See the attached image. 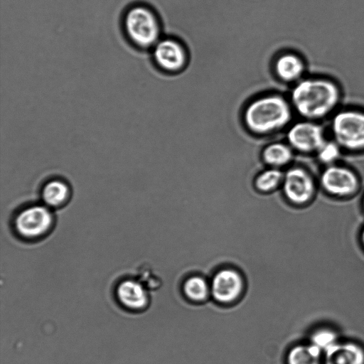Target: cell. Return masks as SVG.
<instances>
[{"mask_svg": "<svg viewBox=\"0 0 364 364\" xmlns=\"http://www.w3.org/2000/svg\"><path fill=\"white\" fill-rule=\"evenodd\" d=\"M339 86L322 77L302 78L294 83L289 97L294 112L304 119L317 121L331 114L339 104Z\"/></svg>", "mask_w": 364, "mask_h": 364, "instance_id": "obj_1", "label": "cell"}, {"mask_svg": "<svg viewBox=\"0 0 364 364\" xmlns=\"http://www.w3.org/2000/svg\"><path fill=\"white\" fill-rule=\"evenodd\" d=\"M294 109L289 99L278 93H269L251 100L242 113L246 129L255 135L267 136L288 127Z\"/></svg>", "mask_w": 364, "mask_h": 364, "instance_id": "obj_2", "label": "cell"}, {"mask_svg": "<svg viewBox=\"0 0 364 364\" xmlns=\"http://www.w3.org/2000/svg\"><path fill=\"white\" fill-rule=\"evenodd\" d=\"M334 140L342 149L349 151L364 150V112L344 109L332 117L330 124Z\"/></svg>", "mask_w": 364, "mask_h": 364, "instance_id": "obj_3", "label": "cell"}, {"mask_svg": "<svg viewBox=\"0 0 364 364\" xmlns=\"http://www.w3.org/2000/svg\"><path fill=\"white\" fill-rule=\"evenodd\" d=\"M124 27L129 39L136 46L154 47L159 41L160 24L154 13L146 6L131 8L124 18Z\"/></svg>", "mask_w": 364, "mask_h": 364, "instance_id": "obj_4", "label": "cell"}, {"mask_svg": "<svg viewBox=\"0 0 364 364\" xmlns=\"http://www.w3.org/2000/svg\"><path fill=\"white\" fill-rule=\"evenodd\" d=\"M54 215L46 205H33L21 210L15 217L14 228L18 237L28 241L39 240L50 232Z\"/></svg>", "mask_w": 364, "mask_h": 364, "instance_id": "obj_5", "label": "cell"}, {"mask_svg": "<svg viewBox=\"0 0 364 364\" xmlns=\"http://www.w3.org/2000/svg\"><path fill=\"white\" fill-rule=\"evenodd\" d=\"M281 188L287 200L295 205H303L313 199L316 183L306 168L295 166L284 171Z\"/></svg>", "mask_w": 364, "mask_h": 364, "instance_id": "obj_6", "label": "cell"}, {"mask_svg": "<svg viewBox=\"0 0 364 364\" xmlns=\"http://www.w3.org/2000/svg\"><path fill=\"white\" fill-rule=\"evenodd\" d=\"M319 183L326 193L338 198L354 195L360 186L359 178L353 170L336 164L326 166L320 174Z\"/></svg>", "mask_w": 364, "mask_h": 364, "instance_id": "obj_7", "label": "cell"}, {"mask_svg": "<svg viewBox=\"0 0 364 364\" xmlns=\"http://www.w3.org/2000/svg\"><path fill=\"white\" fill-rule=\"evenodd\" d=\"M326 140L324 129L316 121L304 119L289 125L287 132V142L300 153H316Z\"/></svg>", "mask_w": 364, "mask_h": 364, "instance_id": "obj_8", "label": "cell"}, {"mask_svg": "<svg viewBox=\"0 0 364 364\" xmlns=\"http://www.w3.org/2000/svg\"><path fill=\"white\" fill-rule=\"evenodd\" d=\"M155 62L167 72L181 70L186 63V53L181 44L171 38L159 40L153 47Z\"/></svg>", "mask_w": 364, "mask_h": 364, "instance_id": "obj_9", "label": "cell"}, {"mask_svg": "<svg viewBox=\"0 0 364 364\" xmlns=\"http://www.w3.org/2000/svg\"><path fill=\"white\" fill-rule=\"evenodd\" d=\"M116 297L122 306L132 311L145 309L149 302L144 286L136 279H125L116 288Z\"/></svg>", "mask_w": 364, "mask_h": 364, "instance_id": "obj_10", "label": "cell"}, {"mask_svg": "<svg viewBox=\"0 0 364 364\" xmlns=\"http://www.w3.org/2000/svg\"><path fill=\"white\" fill-rule=\"evenodd\" d=\"M242 289V280L238 274L232 270H223L214 277L212 291L214 297L223 302L235 299Z\"/></svg>", "mask_w": 364, "mask_h": 364, "instance_id": "obj_11", "label": "cell"}, {"mask_svg": "<svg viewBox=\"0 0 364 364\" xmlns=\"http://www.w3.org/2000/svg\"><path fill=\"white\" fill-rule=\"evenodd\" d=\"M324 354L326 364H364V349L353 341H339Z\"/></svg>", "mask_w": 364, "mask_h": 364, "instance_id": "obj_12", "label": "cell"}, {"mask_svg": "<svg viewBox=\"0 0 364 364\" xmlns=\"http://www.w3.org/2000/svg\"><path fill=\"white\" fill-rule=\"evenodd\" d=\"M305 63L299 55L287 53L281 55L275 61L274 72L279 79L294 84L302 79Z\"/></svg>", "mask_w": 364, "mask_h": 364, "instance_id": "obj_13", "label": "cell"}, {"mask_svg": "<svg viewBox=\"0 0 364 364\" xmlns=\"http://www.w3.org/2000/svg\"><path fill=\"white\" fill-rule=\"evenodd\" d=\"M294 152L287 142L273 141L262 150V161L267 166L282 169L291 162Z\"/></svg>", "mask_w": 364, "mask_h": 364, "instance_id": "obj_14", "label": "cell"}, {"mask_svg": "<svg viewBox=\"0 0 364 364\" xmlns=\"http://www.w3.org/2000/svg\"><path fill=\"white\" fill-rule=\"evenodd\" d=\"M70 189L65 181L53 179L43 186L41 196L44 205L50 208H58L64 205L69 199Z\"/></svg>", "mask_w": 364, "mask_h": 364, "instance_id": "obj_15", "label": "cell"}, {"mask_svg": "<svg viewBox=\"0 0 364 364\" xmlns=\"http://www.w3.org/2000/svg\"><path fill=\"white\" fill-rule=\"evenodd\" d=\"M284 171L282 169L267 166L257 174L253 186L256 191L262 193L274 191L282 187Z\"/></svg>", "mask_w": 364, "mask_h": 364, "instance_id": "obj_16", "label": "cell"}, {"mask_svg": "<svg viewBox=\"0 0 364 364\" xmlns=\"http://www.w3.org/2000/svg\"><path fill=\"white\" fill-rule=\"evenodd\" d=\"M323 352L309 343L292 348L288 355V364H321Z\"/></svg>", "mask_w": 364, "mask_h": 364, "instance_id": "obj_17", "label": "cell"}, {"mask_svg": "<svg viewBox=\"0 0 364 364\" xmlns=\"http://www.w3.org/2000/svg\"><path fill=\"white\" fill-rule=\"evenodd\" d=\"M339 342L336 332L328 328L316 330L311 336L310 343L318 348L323 353Z\"/></svg>", "mask_w": 364, "mask_h": 364, "instance_id": "obj_18", "label": "cell"}, {"mask_svg": "<svg viewBox=\"0 0 364 364\" xmlns=\"http://www.w3.org/2000/svg\"><path fill=\"white\" fill-rule=\"evenodd\" d=\"M341 150L342 149L334 140H326L316 154L321 163L329 166L334 164L338 159Z\"/></svg>", "mask_w": 364, "mask_h": 364, "instance_id": "obj_19", "label": "cell"}, {"mask_svg": "<svg viewBox=\"0 0 364 364\" xmlns=\"http://www.w3.org/2000/svg\"><path fill=\"white\" fill-rule=\"evenodd\" d=\"M184 289L187 296L194 300H202L208 294L206 283L199 277L189 279L185 284Z\"/></svg>", "mask_w": 364, "mask_h": 364, "instance_id": "obj_20", "label": "cell"}, {"mask_svg": "<svg viewBox=\"0 0 364 364\" xmlns=\"http://www.w3.org/2000/svg\"><path fill=\"white\" fill-rule=\"evenodd\" d=\"M360 241H361V244H362L363 247H364V228L361 231Z\"/></svg>", "mask_w": 364, "mask_h": 364, "instance_id": "obj_21", "label": "cell"}, {"mask_svg": "<svg viewBox=\"0 0 364 364\" xmlns=\"http://www.w3.org/2000/svg\"><path fill=\"white\" fill-rule=\"evenodd\" d=\"M363 209H364V196H363Z\"/></svg>", "mask_w": 364, "mask_h": 364, "instance_id": "obj_22", "label": "cell"}]
</instances>
